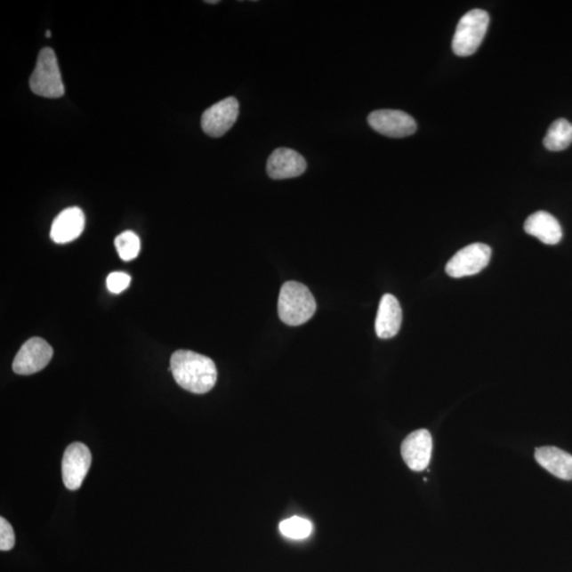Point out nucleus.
<instances>
[{
	"label": "nucleus",
	"mask_w": 572,
	"mask_h": 572,
	"mask_svg": "<svg viewBox=\"0 0 572 572\" xmlns=\"http://www.w3.org/2000/svg\"><path fill=\"white\" fill-rule=\"evenodd\" d=\"M170 369L177 384L192 393L209 392L218 380L213 360L188 350H179L172 355Z\"/></svg>",
	"instance_id": "obj_1"
},
{
	"label": "nucleus",
	"mask_w": 572,
	"mask_h": 572,
	"mask_svg": "<svg viewBox=\"0 0 572 572\" xmlns=\"http://www.w3.org/2000/svg\"><path fill=\"white\" fill-rule=\"evenodd\" d=\"M316 300L309 288L296 281H288L282 286L278 314L286 325L298 326L305 324L316 312Z\"/></svg>",
	"instance_id": "obj_2"
},
{
	"label": "nucleus",
	"mask_w": 572,
	"mask_h": 572,
	"mask_svg": "<svg viewBox=\"0 0 572 572\" xmlns=\"http://www.w3.org/2000/svg\"><path fill=\"white\" fill-rule=\"evenodd\" d=\"M31 91L37 96L54 99L64 96L65 87L59 68L57 55L46 47L38 54L36 69L30 77Z\"/></svg>",
	"instance_id": "obj_3"
},
{
	"label": "nucleus",
	"mask_w": 572,
	"mask_h": 572,
	"mask_svg": "<svg viewBox=\"0 0 572 572\" xmlns=\"http://www.w3.org/2000/svg\"><path fill=\"white\" fill-rule=\"evenodd\" d=\"M490 16L486 11L475 9L463 16L453 38V52L459 57H470L479 48L486 36Z\"/></svg>",
	"instance_id": "obj_4"
},
{
	"label": "nucleus",
	"mask_w": 572,
	"mask_h": 572,
	"mask_svg": "<svg viewBox=\"0 0 572 572\" xmlns=\"http://www.w3.org/2000/svg\"><path fill=\"white\" fill-rule=\"evenodd\" d=\"M492 249L482 243H474L460 249L448 261L447 274L453 278H463L479 274L490 263Z\"/></svg>",
	"instance_id": "obj_5"
},
{
	"label": "nucleus",
	"mask_w": 572,
	"mask_h": 572,
	"mask_svg": "<svg viewBox=\"0 0 572 572\" xmlns=\"http://www.w3.org/2000/svg\"><path fill=\"white\" fill-rule=\"evenodd\" d=\"M92 465V453L85 444L75 442L66 448L62 461V476L70 491L80 488Z\"/></svg>",
	"instance_id": "obj_6"
},
{
	"label": "nucleus",
	"mask_w": 572,
	"mask_h": 572,
	"mask_svg": "<svg viewBox=\"0 0 572 572\" xmlns=\"http://www.w3.org/2000/svg\"><path fill=\"white\" fill-rule=\"evenodd\" d=\"M52 357L53 350L50 344L43 338L33 337L16 354L12 368L16 375H35L45 368Z\"/></svg>",
	"instance_id": "obj_7"
},
{
	"label": "nucleus",
	"mask_w": 572,
	"mask_h": 572,
	"mask_svg": "<svg viewBox=\"0 0 572 572\" xmlns=\"http://www.w3.org/2000/svg\"><path fill=\"white\" fill-rule=\"evenodd\" d=\"M368 124L375 132L391 138L408 137L416 131L413 117L397 109L375 110L368 116Z\"/></svg>",
	"instance_id": "obj_8"
},
{
	"label": "nucleus",
	"mask_w": 572,
	"mask_h": 572,
	"mask_svg": "<svg viewBox=\"0 0 572 572\" xmlns=\"http://www.w3.org/2000/svg\"><path fill=\"white\" fill-rule=\"evenodd\" d=\"M238 100L226 98L205 110L202 116V129L210 137H222L235 125L238 116Z\"/></svg>",
	"instance_id": "obj_9"
},
{
	"label": "nucleus",
	"mask_w": 572,
	"mask_h": 572,
	"mask_svg": "<svg viewBox=\"0 0 572 572\" xmlns=\"http://www.w3.org/2000/svg\"><path fill=\"white\" fill-rule=\"evenodd\" d=\"M302 155L288 148L276 149L268 159L266 171L270 179L280 181L302 175L307 170Z\"/></svg>",
	"instance_id": "obj_10"
},
{
	"label": "nucleus",
	"mask_w": 572,
	"mask_h": 572,
	"mask_svg": "<svg viewBox=\"0 0 572 572\" xmlns=\"http://www.w3.org/2000/svg\"><path fill=\"white\" fill-rule=\"evenodd\" d=\"M432 452V439L429 431L412 432L402 443L401 453L410 470L423 471L429 466Z\"/></svg>",
	"instance_id": "obj_11"
},
{
	"label": "nucleus",
	"mask_w": 572,
	"mask_h": 572,
	"mask_svg": "<svg viewBox=\"0 0 572 572\" xmlns=\"http://www.w3.org/2000/svg\"><path fill=\"white\" fill-rule=\"evenodd\" d=\"M85 226V216L80 208L71 207L62 211L54 219L50 237L58 244L75 241L81 236Z\"/></svg>",
	"instance_id": "obj_12"
},
{
	"label": "nucleus",
	"mask_w": 572,
	"mask_h": 572,
	"mask_svg": "<svg viewBox=\"0 0 572 572\" xmlns=\"http://www.w3.org/2000/svg\"><path fill=\"white\" fill-rule=\"evenodd\" d=\"M402 319V308L399 300L391 294H386L382 297L379 310H377L376 335L382 340L396 336L401 329Z\"/></svg>",
	"instance_id": "obj_13"
},
{
	"label": "nucleus",
	"mask_w": 572,
	"mask_h": 572,
	"mask_svg": "<svg viewBox=\"0 0 572 572\" xmlns=\"http://www.w3.org/2000/svg\"><path fill=\"white\" fill-rule=\"evenodd\" d=\"M528 235L536 237L547 246H555L562 240L563 231L559 221L546 211H537L525 222Z\"/></svg>",
	"instance_id": "obj_14"
},
{
	"label": "nucleus",
	"mask_w": 572,
	"mask_h": 572,
	"mask_svg": "<svg viewBox=\"0 0 572 572\" xmlns=\"http://www.w3.org/2000/svg\"><path fill=\"white\" fill-rule=\"evenodd\" d=\"M536 459L550 474L563 480L572 479V456L554 447H538Z\"/></svg>",
	"instance_id": "obj_15"
},
{
	"label": "nucleus",
	"mask_w": 572,
	"mask_h": 572,
	"mask_svg": "<svg viewBox=\"0 0 572 572\" xmlns=\"http://www.w3.org/2000/svg\"><path fill=\"white\" fill-rule=\"evenodd\" d=\"M572 143V124L560 118L550 125L547 135L544 138V146L549 151L559 152L568 149Z\"/></svg>",
	"instance_id": "obj_16"
},
{
	"label": "nucleus",
	"mask_w": 572,
	"mask_h": 572,
	"mask_svg": "<svg viewBox=\"0 0 572 572\" xmlns=\"http://www.w3.org/2000/svg\"><path fill=\"white\" fill-rule=\"evenodd\" d=\"M115 246L122 260H134L138 257L139 253H141V238H139L135 232L125 231L115 238Z\"/></svg>",
	"instance_id": "obj_17"
},
{
	"label": "nucleus",
	"mask_w": 572,
	"mask_h": 572,
	"mask_svg": "<svg viewBox=\"0 0 572 572\" xmlns=\"http://www.w3.org/2000/svg\"><path fill=\"white\" fill-rule=\"evenodd\" d=\"M279 528L282 535L292 540H303L309 537L313 530V525L310 520L298 516L283 520Z\"/></svg>",
	"instance_id": "obj_18"
},
{
	"label": "nucleus",
	"mask_w": 572,
	"mask_h": 572,
	"mask_svg": "<svg viewBox=\"0 0 572 572\" xmlns=\"http://www.w3.org/2000/svg\"><path fill=\"white\" fill-rule=\"evenodd\" d=\"M15 545V535L12 526L4 518H0V550L9 552Z\"/></svg>",
	"instance_id": "obj_19"
},
{
	"label": "nucleus",
	"mask_w": 572,
	"mask_h": 572,
	"mask_svg": "<svg viewBox=\"0 0 572 572\" xmlns=\"http://www.w3.org/2000/svg\"><path fill=\"white\" fill-rule=\"evenodd\" d=\"M131 277L122 271H115L109 274L107 279L109 291L113 294H120L129 287Z\"/></svg>",
	"instance_id": "obj_20"
},
{
	"label": "nucleus",
	"mask_w": 572,
	"mask_h": 572,
	"mask_svg": "<svg viewBox=\"0 0 572 572\" xmlns=\"http://www.w3.org/2000/svg\"><path fill=\"white\" fill-rule=\"evenodd\" d=\"M46 36H47V37L52 36V32H50L49 30H47V32H46Z\"/></svg>",
	"instance_id": "obj_21"
}]
</instances>
